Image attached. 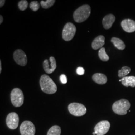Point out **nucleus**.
<instances>
[{
	"label": "nucleus",
	"mask_w": 135,
	"mask_h": 135,
	"mask_svg": "<svg viewBox=\"0 0 135 135\" xmlns=\"http://www.w3.org/2000/svg\"><path fill=\"white\" fill-rule=\"evenodd\" d=\"M130 107V103L129 101L126 99H121L113 104L112 109L115 113L119 115H125Z\"/></svg>",
	"instance_id": "nucleus-3"
},
{
	"label": "nucleus",
	"mask_w": 135,
	"mask_h": 135,
	"mask_svg": "<svg viewBox=\"0 0 135 135\" xmlns=\"http://www.w3.org/2000/svg\"><path fill=\"white\" fill-rule=\"evenodd\" d=\"M90 14V6L88 5H83L74 12L73 18L76 22L82 23L88 19Z\"/></svg>",
	"instance_id": "nucleus-2"
},
{
	"label": "nucleus",
	"mask_w": 135,
	"mask_h": 135,
	"mask_svg": "<svg viewBox=\"0 0 135 135\" xmlns=\"http://www.w3.org/2000/svg\"><path fill=\"white\" fill-rule=\"evenodd\" d=\"M60 79L61 82H62V83L63 84H66L67 83V78L66 77V76L64 74H62L60 76Z\"/></svg>",
	"instance_id": "nucleus-24"
},
{
	"label": "nucleus",
	"mask_w": 135,
	"mask_h": 135,
	"mask_svg": "<svg viewBox=\"0 0 135 135\" xmlns=\"http://www.w3.org/2000/svg\"><path fill=\"white\" fill-rule=\"evenodd\" d=\"M92 79L94 82L100 85L105 84L107 82L106 76L101 73H96L94 74Z\"/></svg>",
	"instance_id": "nucleus-15"
},
{
	"label": "nucleus",
	"mask_w": 135,
	"mask_h": 135,
	"mask_svg": "<svg viewBox=\"0 0 135 135\" xmlns=\"http://www.w3.org/2000/svg\"><path fill=\"white\" fill-rule=\"evenodd\" d=\"M5 3V0H1V1H0V7L2 8L4 5Z\"/></svg>",
	"instance_id": "nucleus-26"
},
{
	"label": "nucleus",
	"mask_w": 135,
	"mask_h": 135,
	"mask_svg": "<svg viewBox=\"0 0 135 135\" xmlns=\"http://www.w3.org/2000/svg\"><path fill=\"white\" fill-rule=\"evenodd\" d=\"M3 21V18L2 16L1 15L0 16V24H1L2 23Z\"/></svg>",
	"instance_id": "nucleus-27"
},
{
	"label": "nucleus",
	"mask_w": 135,
	"mask_h": 135,
	"mask_svg": "<svg viewBox=\"0 0 135 135\" xmlns=\"http://www.w3.org/2000/svg\"><path fill=\"white\" fill-rule=\"evenodd\" d=\"M40 85L42 91L47 94H53L57 91V85L48 75H43L41 77Z\"/></svg>",
	"instance_id": "nucleus-1"
},
{
	"label": "nucleus",
	"mask_w": 135,
	"mask_h": 135,
	"mask_svg": "<svg viewBox=\"0 0 135 135\" xmlns=\"http://www.w3.org/2000/svg\"><path fill=\"white\" fill-rule=\"evenodd\" d=\"M123 29L127 33H132L135 31V21L131 19H125L121 22Z\"/></svg>",
	"instance_id": "nucleus-12"
},
{
	"label": "nucleus",
	"mask_w": 135,
	"mask_h": 135,
	"mask_svg": "<svg viewBox=\"0 0 135 135\" xmlns=\"http://www.w3.org/2000/svg\"><path fill=\"white\" fill-rule=\"evenodd\" d=\"M105 38L103 36H99L94 39L92 43V48L94 50H97L103 48L105 44Z\"/></svg>",
	"instance_id": "nucleus-14"
},
{
	"label": "nucleus",
	"mask_w": 135,
	"mask_h": 135,
	"mask_svg": "<svg viewBox=\"0 0 135 135\" xmlns=\"http://www.w3.org/2000/svg\"><path fill=\"white\" fill-rule=\"evenodd\" d=\"M19 118L18 115L12 112L10 113L6 118V124L7 126L12 130H15L17 128L19 125Z\"/></svg>",
	"instance_id": "nucleus-8"
},
{
	"label": "nucleus",
	"mask_w": 135,
	"mask_h": 135,
	"mask_svg": "<svg viewBox=\"0 0 135 135\" xmlns=\"http://www.w3.org/2000/svg\"><path fill=\"white\" fill-rule=\"evenodd\" d=\"M121 82L123 85L125 87H135V77L130 76L123 78L121 79Z\"/></svg>",
	"instance_id": "nucleus-16"
},
{
	"label": "nucleus",
	"mask_w": 135,
	"mask_h": 135,
	"mask_svg": "<svg viewBox=\"0 0 135 135\" xmlns=\"http://www.w3.org/2000/svg\"><path fill=\"white\" fill-rule=\"evenodd\" d=\"M50 65H49L48 60L46 59L43 62V68L47 74H51L57 68V63L55 58L51 57L49 58Z\"/></svg>",
	"instance_id": "nucleus-11"
},
{
	"label": "nucleus",
	"mask_w": 135,
	"mask_h": 135,
	"mask_svg": "<svg viewBox=\"0 0 135 135\" xmlns=\"http://www.w3.org/2000/svg\"><path fill=\"white\" fill-rule=\"evenodd\" d=\"M28 6V2L26 0L20 1L18 3V7L21 11H25Z\"/></svg>",
	"instance_id": "nucleus-22"
},
{
	"label": "nucleus",
	"mask_w": 135,
	"mask_h": 135,
	"mask_svg": "<svg viewBox=\"0 0 135 135\" xmlns=\"http://www.w3.org/2000/svg\"><path fill=\"white\" fill-rule=\"evenodd\" d=\"M93 135H96V133H95V132L94 131L93 133Z\"/></svg>",
	"instance_id": "nucleus-29"
},
{
	"label": "nucleus",
	"mask_w": 135,
	"mask_h": 135,
	"mask_svg": "<svg viewBox=\"0 0 135 135\" xmlns=\"http://www.w3.org/2000/svg\"><path fill=\"white\" fill-rule=\"evenodd\" d=\"M11 100L14 106L20 107L22 106L24 101V96L22 91L19 88H14L11 93Z\"/></svg>",
	"instance_id": "nucleus-4"
},
{
	"label": "nucleus",
	"mask_w": 135,
	"mask_h": 135,
	"mask_svg": "<svg viewBox=\"0 0 135 135\" xmlns=\"http://www.w3.org/2000/svg\"><path fill=\"white\" fill-rule=\"evenodd\" d=\"M61 129L58 126H54L48 131L47 135H61Z\"/></svg>",
	"instance_id": "nucleus-18"
},
{
	"label": "nucleus",
	"mask_w": 135,
	"mask_h": 135,
	"mask_svg": "<svg viewBox=\"0 0 135 135\" xmlns=\"http://www.w3.org/2000/svg\"><path fill=\"white\" fill-rule=\"evenodd\" d=\"M131 70L130 68L127 67V66H124L118 72V76L120 78L125 77L126 76L128 75L130 73Z\"/></svg>",
	"instance_id": "nucleus-19"
},
{
	"label": "nucleus",
	"mask_w": 135,
	"mask_h": 135,
	"mask_svg": "<svg viewBox=\"0 0 135 135\" xmlns=\"http://www.w3.org/2000/svg\"><path fill=\"white\" fill-rule=\"evenodd\" d=\"M110 128V123L108 121H102L99 122L94 128L97 135L106 134Z\"/></svg>",
	"instance_id": "nucleus-10"
},
{
	"label": "nucleus",
	"mask_w": 135,
	"mask_h": 135,
	"mask_svg": "<svg viewBox=\"0 0 135 135\" xmlns=\"http://www.w3.org/2000/svg\"><path fill=\"white\" fill-rule=\"evenodd\" d=\"M20 130L21 135H35L36 133L35 127L30 121L23 122L21 125Z\"/></svg>",
	"instance_id": "nucleus-7"
},
{
	"label": "nucleus",
	"mask_w": 135,
	"mask_h": 135,
	"mask_svg": "<svg viewBox=\"0 0 135 135\" xmlns=\"http://www.w3.org/2000/svg\"><path fill=\"white\" fill-rule=\"evenodd\" d=\"M2 72V62L1 61H0V73Z\"/></svg>",
	"instance_id": "nucleus-28"
},
{
	"label": "nucleus",
	"mask_w": 135,
	"mask_h": 135,
	"mask_svg": "<svg viewBox=\"0 0 135 135\" xmlns=\"http://www.w3.org/2000/svg\"><path fill=\"white\" fill-rule=\"evenodd\" d=\"M30 8L34 12H36L40 8V4L38 1H32L30 5Z\"/></svg>",
	"instance_id": "nucleus-23"
},
{
	"label": "nucleus",
	"mask_w": 135,
	"mask_h": 135,
	"mask_svg": "<svg viewBox=\"0 0 135 135\" xmlns=\"http://www.w3.org/2000/svg\"><path fill=\"white\" fill-rule=\"evenodd\" d=\"M116 18L113 14L106 15L103 19L102 23L104 28L105 29H109L112 27L113 23L115 22Z\"/></svg>",
	"instance_id": "nucleus-13"
},
{
	"label": "nucleus",
	"mask_w": 135,
	"mask_h": 135,
	"mask_svg": "<svg viewBox=\"0 0 135 135\" xmlns=\"http://www.w3.org/2000/svg\"><path fill=\"white\" fill-rule=\"evenodd\" d=\"M15 61L21 66H25L27 64V57L24 52L20 49L16 50L13 54Z\"/></svg>",
	"instance_id": "nucleus-9"
},
{
	"label": "nucleus",
	"mask_w": 135,
	"mask_h": 135,
	"mask_svg": "<svg viewBox=\"0 0 135 135\" xmlns=\"http://www.w3.org/2000/svg\"><path fill=\"white\" fill-rule=\"evenodd\" d=\"M76 27L72 23L65 25L62 32V38L66 41H70L74 37L76 32Z\"/></svg>",
	"instance_id": "nucleus-6"
},
{
	"label": "nucleus",
	"mask_w": 135,
	"mask_h": 135,
	"mask_svg": "<svg viewBox=\"0 0 135 135\" xmlns=\"http://www.w3.org/2000/svg\"><path fill=\"white\" fill-rule=\"evenodd\" d=\"M69 112L75 116H84L87 112V109L84 105L78 103H73L68 106Z\"/></svg>",
	"instance_id": "nucleus-5"
},
{
	"label": "nucleus",
	"mask_w": 135,
	"mask_h": 135,
	"mask_svg": "<svg viewBox=\"0 0 135 135\" xmlns=\"http://www.w3.org/2000/svg\"><path fill=\"white\" fill-rule=\"evenodd\" d=\"M77 73L79 75H83L85 73V70L83 68L80 67L78 68L77 69Z\"/></svg>",
	"instance_id": "nucleus-25"
},
{
	"label": "nucleus",
	"mask_w": 135,
	"mask_h": 135,
	"mask_svg": "<svg viewBox=\"0 0 135 135\" xmlns=\"http://www.w3.org/2000/svg\"><path fill=\"white\" fill-rule=\"evenodd\" d=\"M111 42L114 44L116 48L119 50H123L125 48V44L122 40L119 38L113 37L111 39Z\"/></svg>",
	"instance_id": "nucleus-17"
},
{
	"label": "nucleus",
	"mask_w": 135,
	"mask_h": 135,
	"mask_svg": "<svg viewBox=\"0 0 135 135\" xmlns=\"http://www.w3.org/2000/svg\"><path fill=\"white\" fill-rule=\"evenodd\" d=\"M55 3V0H47L41 1L40 4L44 9H48L53 6Z\"/></svg>",
	"instance_id": "nucleus-21"
},
{
	"label": "nucleus",
	"mask_w": 135,
	"mask_h": 135,
	"mask_svg": "<svg viewBox=\"0 0 135 135\" xmlns=\"http://www.w3.org/2000/svg\"><path fill=\"white\" fill-rule=\"evenodd\" d=\"M99 57L102 61L104 62H107L109 61V57L108 56V55L106 53L105 48H102L99 51Z\"/></svg>",
	"instance_id": "nucleus-20"
}]
</instances>
